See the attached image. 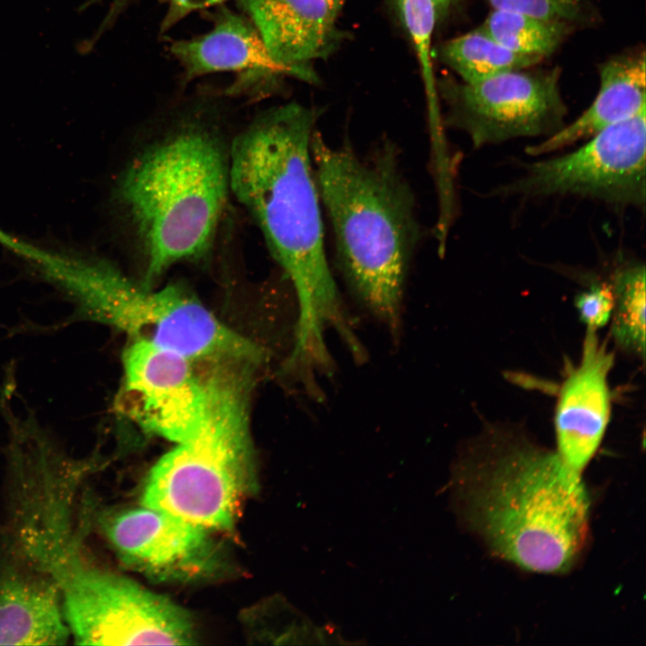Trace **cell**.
<instances>
[{
	"label": "cell",
	"instance_id": "obj_24",
	"mask_svg": "<svg viewBox=\"0 0 646 646\" xmlns=\"http://www.w3.org/2000/svg\"><path fill=\"white\" fill-rule=\"evenodd\" d=\"M135 0H113L109 11L107 12L104 19L102 20L100 27L94 37L92 38L91 44L95 42L100 36L107 31L118 18V16L126 10V8Z\"/></svg>",
	"mask_w": 646,
	"mask_h": 646
},
{
	"label": "cell",
	"instance_id": "obj_27",
	"mask_svg": "<svg viewBox=\"0 0 646 646\" xmlns=\"http://www.w3.org/2000/svg\"><path fill=\"white\" fill-rule=\"evenodd\" d=\"M226 0H210L211 6L222 4Z\"/></svg>",
	"mask_w": 646,
	"mask_h": 646
},
{
	"label": "cell",
	"instance_id": "obj_11",
	"mask_svg": "<svg viewBox=\"0 0 646 646\" xmlns=\"http://www.w3.org/2000/svg\"><path fill=\"white\" fill-rule=\"evenodd\" d=\"M98 523L124 563L157 580L202 579L222 568L208 530L167 512L145 506L109 510Z\"/></svg>",
	"mask_w": 646,
	"mask_h": 646
},
{
	"label": "cell",
	"instance_id": "obj_8",
	"mask_svg": "<svg viewBox=\"0 0 646 646\" xmlns=\"http://www.w3.org/2000/svg\"><path fill=\"white\" fill-rule=\"evenodd\" d=\"M645 109L613 124L564 155L525 166L500 194L542 196L572 194L616 206L644 207Z\"/></svg>",
	"mask_w": 646,
	"mask_h": 646
},
{
	"label": "cell",
	"instance_id": "obj_1",
	"mask_svg": "<svg viewBox=\"0 0 646 646\" xmlns=\"http://www.w3.org/2000/svg\"><path fill=\"white\" fill-rule=\"evenodd\" d=\"M315 112L296 102L257 115L231 142L230 189L258 224L299 305L290 360L317 368L330 359L325 331L333 328L352 354L358 341L329 269L320 198L310 154Z\"/></svg>",
	"mask_w": 646,
	"mask_h": 646
},
{
	"label": "cell",
	"instance_id": "obj_3",
	"mask_svg": "<svg viewBox=\"0 0 646 646\" xmlns=\"http://www.w3.org/2000/svg\"><path fill=\"white\" fill-rule=\"evenodd\" d=\"M220 92H202L132 156L115 199L152 287L169 268L211 249L230 189V144Z\"/></svg>",
	"mask_w": 646,
	"mask_h": 646
},
{
	"label": "cell",
	"instance_id": "obj_5",
	"mask_svg": "<svg viewBox=\"0 0 646 646\" xmlns=\"http://www.w3.org/2000/svg\"><path fill=\"white\" fill-rule=\"evenodd\" d=\"M206 404L197 432L153 467L143 506L207 530L230 529L255 483L249 399L252 363L209 361Z\"/></svg>",
	"mask_w": 646,
	"mask_h": 646
},
{
	"label": "cell",
	"instance_id": "obj_17",
	"mask_svg": "<svg viewBox=\"0 0 646 646\" xmlns=\"http://www.w3.org/2000/svg\"><path fill=\"white\" fill-rule=\"evenodd\" d=\"M403 23L415 46L424 84L432 136L433 165L450 162L443 134L438 92L432 62V38L439 16L433 0H397Z\"/></svg>",
	"mask_w": 646,
	"mask_h": 646
},
{
	"label": "cell",
	"instance_id": "obj_26",
	"mask_svg": "<svg viewBox=\"0 0 646 646\" xmlns=\"http://www.w3.org/2000/svg\"><path fill=\"white\" fill-rule=\"evenodd\" d=\"M454 0H433L439 14L444 13Z\"/></svg>",
	"mask_w": 646,
	"mask_h": 646
},
{
	"label": "cell",
	"instance_id": "obj_13",
	"mask_svg": "<svg viewBox=\"0 0 646 646\" xmlns=\"http://www.w3.org/2000/svg\"><path fill=\"white\" fill-rule=\"evenodd\" d=\"M206 33L170 44V51L183 70V83L205 74L233 72L237 78L223 92L226 97L266 96L275 78L285 74L270 57L250 21L221 8Z\"/></svg>",
	"mask_w": 646,
	"mask_h": 646
},
{
	"label": "cell",
	"instance_id": "obj_6",
	"mask_svg": "<svg viewBox=\"0 0 646 646\" xmlns=\"http://www.w3.org/2000/svg\"><path fill=\"white\" fill-rule=\"evenodd\" d=\"M72 295L93 319L190 360L234 359L258 363L262 349L221 322L185 287L144 286L108 262L86 259Z\"/></svg>",
	"mask_w": 646,
	"mask_h": 646
},
{
	"label": "cell",
	"instance_id": "obj_16",
	"mask_svg": "<svg viewBox=\"0 0 646 646\" xmlns=\"http://www.w3.org/2000/svg\"><path fill=\"white\" fill-rule=\"evenodd\" d=\"M645 94L644 53L612 58L601 66L599 89L589 108L572 123L526 151L532 156L541 155L591 137L645 109Z\"/></svg>",
	"mask_w": 646,
	"mask_h": 646
},
{
	"label": "cell",
	"instance_id": "obj_20",
	"mask_svg": "<svg viewBox=\"0 0 646 646\" xmlns=\"http://www.w3.org/2000/svg\"><path fill=\"white\" fill-rule=\"evenodd\" d=\"M481 28L512 52L542 60L559 47L569 22L493 9Z\"/></svg>",
	"mask_w": 646,
	"mask_h": 646
},
{
	"label": "cell",
	"instance_id": "obj_10",
	"mask_svg": "<svg viewBox=\"0 0 646 646\" xmlns=\"http://www.w3.org/2000/svg\"><path fill=\"white\" fill-rule=\"evenodd\" d=\"M188 357L145 341L123 354V380L116 408L144 432L176 444L188 441L203 421V376Z\"/></svg>",
	"mask_w": 646,
	"mask_h": 646
},
{
	"label": "cell",
	"instance_id": "obj_15",
	"mask_svg": "<svg viewBox=\"0 0 646 646\" xmlns=\"http://www.w3.org/2000/svg\"><path fill=\"white\" fill-rule=\"evenodd\" d=\"M27 562V567H5L0 573V645H63L71 633L59 588Z\"/></svg>",
	"mask_w": 646,
	"mask_h": 646
},
{
	"label": "cell",
	"instance_id": "obj_22",
	"mask_svg": "<svg viewBox=\"0 0 646 646\" xmlns=\"http://www.w3.org/2000/svg\"><path fill=\"white\" fill-rule=\"evenodd\" d=\"M493 9L523 13L540 18L571 22L582 12V0H487Z\"/></svg>",
	"mask_w": 646,
	"mask_h": 646
},
{
	"label": "cell",
	"instance_id": "obj_23",
	"mask_svg": "<svg viewBox=\"0 0 646 646\" xmlns=\"http://www.w3.org/2000/svg\"><path fill=\"white\" fill-rule=\"evenodd\" d=\"M168 11L162 22L160 31L165 33L191 12L210 7V0H168Z\"/></svg>",
	"mask_w": 646,
	"mask_h": 646
},
{
	"label": "cell",
	"instance_id": "obj_25",
	"mask_svg": "<svg viewBox=\"0 0 646 646\" xmlns=\"http://www.w3.org/2000/svg\"><path fill=\"white\" fill-rule=\"evenodd\" d=\"M333 14L337 18V15L342 9L345 0H325Z\"/></svg>",
	"mask_w": 646,
	"mask_h": 646
},
{
	"label": "cell",
	"instance_id": "obj_9",
	"mask_svg": "<svg viewBox=\"0 0 646 646\" xmlns=\"http://www.w3.org/2000/svg\"><path fill=\"white\" fill-rule=\"evenodd\" d=\"M446 124L480 148L518 137L550 136L563 126L566 107L558 72L514 70L447 93Z\"/></svg>",
	"mask_w": 646,
	"mask_h": 646
},
{
	"label": "cell",
	"instance_id": "obj_21",
	"mask_svg": "<svg viewBox=\"0 0 646 646\" xmlns=\"http://www.w3.org/2000/svg\"><path fill=\"white\" fill-rule=\"evenodd\" d=\"M574 306L586 329L598 330L610 321L614 308V293L610 282L591 284L579 293Z\"/></svg>",
	"mask_w": 646,
	"mask_h": 646
},
{
	"label": "cell",
	"instance_id": "obj_18",
	"mask_svg": "<svg viewBox=\"0 0 646 646\" xmlns=\"http://www.w3.org/2000/svg\"><path fill=\"white\" fill-rule=\"evenodd\" d=\"M441 57L466 84L477 83L510 71L528 69L541 61L512 52L481 27L446 42L441 49Z\"/></svg>",
	"mask_w": 646,
	"mask_h": 646
},
{
	"label": "cell",
	"instance_id": "obj_4",
	"mask_svg": "<svg viewBox=\"0 0 646 646\" xmlns=\"http://www.w3.org/2000/svg\"><path fill=\"white\" fill-rule=\"evenodd\" d=\"M310 154L341 271L353 292L393 335L420 239L414 194L388 141L365 156L314 130Z\"/></svg>",
	"mask_w": 646,
	"mask_h": 646
},
{
	"label": "cell",
	"instance_id": "obj_12",
	"mask_svg": "<svg viewBox=\"0 0 646 646\" xmlns=\"http://www.w3.org/2000/svg\"><path fill=\"white\" fill-rule=\"evenodd\" d=\"M615 354L598 331L586 329L579 363L559 389L554 426L555 451L573 472L581 475L600 446L611 416L608 376Z\"/></svg>",
	"mask_w": 646,
	"mask_h": 646
},
{
	"label": "cell",
	"instance_id": "obj_14",
	"mask_svg": "<svg viewBox=\"0 0 646 646\" xmlns=\"http://www.w3.org/2000/svg\"><path fill=\"white\" fill-rule=\"evenodd\" d=\"M273 61L286 75L315 80L310 65L337 41L336 17L325 0H236Z\"/></svg>",
	"mask_w": 646,
	"mask_h": 646
},
{
	"label": "cell",
	"instance_id": "obj_7",
	"mask_svg": "<svg viewBox=\"0 0 646 646\" xmlns=\"http://www.w3.org/2000/svg\"><path fill=\"white\" fill-rule=\"evenodd\" d=\"M63 611L76 644L194 643L188 613L137 583L88 564L81 555L55 575Z\"/></svg>",
	"mask_w": 646,
	"mask_h": 646
},
{
	"label": "cell",
	"instance_id": "obj_2",
	"mask_svg": "<svg viewBox=\"0 0 646 646\" xmlns=\"http://www.w3.org/2000/svg\"><path fill=\"white\" fill-rule=\"evenodd\" d=\"M466 524L501 558L525 570H569L585 545L589 499L582 476L555 450L517 428L489 423L455 467Z\"/></svg>",
	"mask_w": 646,
	"mask_h": 646
},
{
	"label": "cell",
	"instance_id": "obj_19",
	"mask_svg": "<svg viewBox=\"0 0 646 646\" xmlns=\"http://www.w3.org/2000/svg\"><path fill=\"white\" fill-rule=\"evenodd\" d=\"M614 293L610 336L615 346L629 355L645 358V266L618 268L609 281Z\"/></svg>",
	"mask_w": 646,
	"mask_h": 646
}]
</instances>
